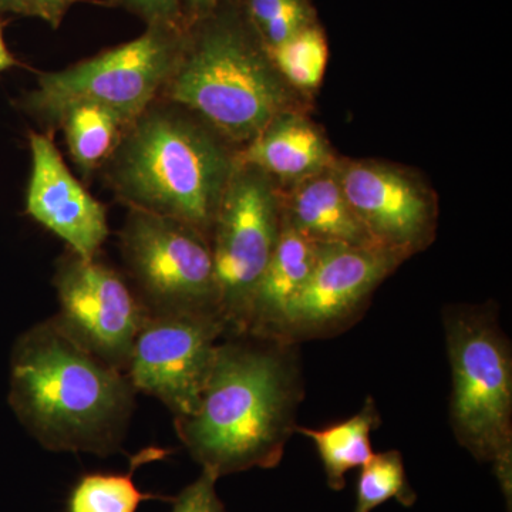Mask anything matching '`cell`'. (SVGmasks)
I'll use <instances>...</instances> for the list:
<instances>
[{"label":"cell","instance_id":"obj_17","mask_svg":"<svg viewBox=\"0 0 512 512\" xmlns=\"http://www.w3.org/2000/svg\"><path fill=\"white\" fill-rule=\"evenodd\" d=\"M382 423L375 400L367 397L362 410L348 420L309 429L296 424L295 433L311 439L318 450L326 480L332 490L345 488V476L355 468H362L373 457L370 434Z\"/></svg>","mask_w":512,"mask_h":512},{"label":"cell","instance_id":"obj_26","mask_svg":"<svg viewBox=\"0 0 512 512\" xmlns=\"http://www.w3.org/2000/svg\"><path fill=\"white\" fill-rule=\"evenodd\" d=\"M0 13L37 18L35 0H0Z\"/></svg>","mask_w":512,"mask_h":512},{"label":"cell","instance_id":"obj_2","mask_svg":"<svg viewBox=\"0 0 512 512\" xmlns=\"http://www.w3.org/2000/svg\"><path fill=\"white\" fill-rule=\"evenodd\" d=\"M133 397L127 376L87 352L55 319L28 330L13 350L10 404L50 450L113 453Z\"/></svg>","mask_w":512,"mask_h":512},{"label":"cell","instance_id":"obj_11","mask_svg":"<svg viewBox=\"0 0 512 512\" xmlns=\"http://www.w3.org/2000/svg\"><path fill=\"white\" fill-rule=\"evenodd\" d=\"M404 258L383 248L319 244L312 274L289 311L284 343L332 338L348 330Z\"/></svg>","mask_w":512,"mask_h":512},{"label":"cell","instance_id":"obj_5","mask_svg":"<svg viewBox=\"0 0 512 512\" xmlns=\"http://www.w3.org/2000/svg\"><path fill=\"white\" fill-rule=\"evenodd\" d=\"M453 390L450 424L460 446L493 464L505 497L512 490L511 345L491 312L451 309L444 315Z\"/></svg>","mask_w":512,"mask_h":512},{"label":"cell","instance_id":"obj_24","mask_svg":"<svg viewBox=\"0 0 512 512\" xmlns=\"http://www.w3.org/2000/svg\"><path fill=\"white\" fill-rule=\"evenodd\" d=\"M117 3L140 16L147 26L185 29L183 0H117Z\"/></svg>","mask_w":512,"mask_h":512},{"label":"cell","instance_id":"obj_6","mask_svg":"<svg viewBox=\"0 0 512 512\" xmlns=\"http://www.w3.org/2000/svg\"><path fill=\"white\" fill-rule=\"evenodd\" d=\"M185 29L147 26L146 32L60 72L42 74L23 100L49 126L67 109L92 103L131 126L161 96L183 50Z\"/></svg>","mask_w":512,"mask_h":512},{"label":"cell","instance_id":"obj_19","mask_svg":"<svg viewBox=\"0 0 512 512\" xmlns=\"http://www.w3.org/2000/svg\"><path fill=\"white\" fill-rule=\"evenodd\" d=\"M154 451L138 454L127 474H87L74 485L67 501V512H136L143 501L157 495L141 493L133 483V471L151 460Z\"/></svg>","mask_w":512,"mask_h":512},{"label":"cell","instance_id":"obj_23","mask_svg":"<svg viewBox=\"0 0 512 512\" xmlns=\"http://www.w3.org/2000/svg\"><path fill=\"white\" fill-rule=\"evenodd\" d=\"M218 477L202 468L201 476L174 498L171 512H227L215 491Z\"/></svg>","mask_w":512,"mask_h":512},{"label":"cell","instance_id":"obj_12","mask_svg":"<svg viewBox=\"0 0 512 512\" xmlns=\"http://www.w3.org/2000/svg\"><path fill=\"white\" fill-rule=\"evenodd\" d=\"M340 187L357 220L380 248L407 256L429 242V198L399 171L373 163L345 165Z\"/></svg>","mask_w":512,"mask_h":512},{"label":"cell","instance_id":"obj_14","mask_svg":"<svg viewBox=\"0 0 512 512\" xmlns=\"http://www.w3.org/2000/svg\"><path fill=\"white\" fill-rule=\"evenodd\" d=\"M319 242L281 218L274 254L252 298L244 336L284 343L286 320L318 258Z\"/></svg>","mask_w":512,"mask_h":512},{"label":"cell","instance_id":"obj_3","mask_svg":"<svg viewBox=\"0 0 512 512\" xmlns=\"http://www.w3.org/2000/svg\"><path fill=\"white\" fill-rule=\"evenodd\" d=\"M110 160V183L130 208L184 222L211 238L237 161L183 107L151 104Z\"/></svg>","mask_w":512,"mask_h":512},{"label":"cell","instance_id":"obj_8","mask_svg":"<svg viewBox=\"0 0 512 512\" xmlns=\"http://www.w3.org/2000/svg\"><path fill=\"white\" fill-rule=\"evenodd\" d=\"M281 231L266 174L235 167L211 231L212 258L227 338L245 335L249 308Z\"/></svg>","mask_w":512,"mask_h":512},{"label":"cell","instance_id":"obj_21","mask_svg":"<svg viewBox=\"0 0 512 512\" xmlns=\"http://www.w3.org/2000/svg\"><path fill=\"white\" fill-rule=\"evenodd\" d=\"M279 73L299 89H316L328 62V46L318 29L305 28L282 45L269 47Z\"/></svg>","mask_w":512,"mask_h":512},{"label":"cell","instance_id":"obj_28","mask_svg":"<svg viewBox=\"0 0 512 512\" xmlns=\"http://www.w3.org/2000/svg\"><path fill=\"white\" fill-rule=\"evenodd\" d=\"M15 57L9 52L8 46H6L5 37H3V23L0 22V74L6 72V70L12 69L16 66Z\"/></svg>","mask_w":512,"mask_h":512},{"label":"cell","instance_id":"obj_18","mask_svg":"<svg viewBox=\"0 0 512 512\" xmlns=\"http://www.w3.org/2000/svg\"><path fill=\"white\" fill-rule=\"evenodd\" d=\"M57 124L63 128L74 163L86 173L110 160L127 131L116 114L92 103L70 107Z\"/></svg>","mask_w":512,"mask_h":512},{"label":"cell","instance_id":"obj_16","mask_svg":"<svg viewBox=\"0 0 512 512\" xmlns=\"http://www.w3.org/2000/svg\"><path fill=\"white\" fill-rule=\"evenodd\" d=\"M285 217L319 244L380 248L350 208L338 175L319 173L305 178L293 194Z\"/></svg>","mask_w":512,"mask_h":512},{"label":"cell","instance_id":"obj_25","mask_svg":"<svg viewBox=\"0 0 512 512\" xmlns=\"http://www.w3.org/2000/svg\"><path fill=\"white\" fill-rule=\"evenodd\" d=\"M37 18L45 20L53 29L62 25L64 16L76 0H35Z\"/></svg>","mask_w":512,"mask_h":512},{"label":"cell","instance_id":"obj_7","mask_svg":"<svg viewBox=\"0 0 512 512\" xmlns=\"http://www.w3.org/2000/svg\"><path fill=\"white\" fill-rule=\"evenodd\" d=\"M121 251L148 312L222 322L211 241L198 229L130 208Z\"/></svg>","mask_w":512,"mask_h":512},{"label":"cell","instance_id":"obj_1","mask_svg":"<svg viewBox=\"0 0 512 512\" xmlns=\"http://www.w3.org/2000/svg\"><path fill=\"white\" fill-rule=\"evenodd\" d=\"M303 383L296 345L228 338L220 343L200 406L175 419L192 458L218 478L274 468L295 433Z\"/></svg>","mask_w":512,"mask_h":512},{"label":"cell","instance_id":"obj_10","mask_svg":"<svg viewBox=\"0 0 512 512\" xmlns=\"http://www.w3.org/2000/svg\"><path fill=\"white\" fill-rule=\"evenodd\" d=\"M60 328L107 365L126 370L148 309L109 266L76 254L63 259L55 278Z\"/></svg>","mask_w":512,"mask_h":512},{"label":"cell","instance_id":"obj_22","mask_svg":"<svg viewBox=\"0 0 512 512\" xmlns=\"http://www.w3.org/2000/svg\"><path fill=\"white\" fill-rule=\"evenodd\" d=\"M247 8L268 49L309 26L308 8L302 0H247Z\"/></svg>","mask_w":512,"mask_h":512},{"label":"cell","instance_id":"obj_4","mask_svg":"<svg viewBox=\"0 0 512 512\" xmlns=\"http://www.w3.org/2000/svg\"><path fill=\"white\" fill-rule=\"evenodd\" d=\"M163 94L238 143L254 140L281 116L286 101L284 87L265 57L231 22L212 23L194 37L185 33Z\"/></svg>","mask_w":512,"mask_h":512},{"label":"cell","instance_id":"obj_20","mask_svg":"<svg viewBox=\"0 0 512 512\" xmlns=\"http://www.w3.org/2000/svg\"><path fill=\"white\" fill-rule=\"evenodd\" d=\"M412 507L417 495L407 481L403 457L399 451L373 454L362 467L356 487V507L353 512H372L389 500Z\"/></svg>","mask_w":512,"mask_h":512},{"label":"cell","instance_id":"obj_9","mask_svg":"<svg viewBox=\"0 0 512 512\" xmlns=\"http://www.w3.org/2000/svg\"><path fill=\"white\" fill-rule=\"evenodd\" d=\"M224 323L211 316L153 315L141 326L126 372L134 390L156 397L175 414L192 416L217 356Z\"/></svg>","mask_w":512,"mask_h":512},{"label":"cell","instance_id":"obj_27","mask_svg":"<svg viewBox=\"0 0 512 512\" xmlns=\"http://www.w3.org/2000/svg\"><path fill=\"white\" fill-rule=\"evenodd\" d=\"M221 0H183L184 15H207Z\"/></svg>","mask_w":512,"mask_h":512},{"label":"cell","instance_id":"obj_15","mask_svg":"<svg viewBox=\"0 0 512 512\" xmlns=\"http://www.w3.org/2000/svg\"><path fill=\"white\" fill-rule=\"evenodd\" d=\"M325 138L308 121L278 116L254 138L235 161L264 174L293 180L319 174L329 163Z\"/></svg>","mask_w":512,"mask_h":512},{"label":"cell","instance_id":"obj_13","mask_svg":"<svg viewBox=\"0 0 512 512\" xmlns=\"http://www.w3.org/2000/svg\"><path fill=\"white\" fill-rule=\"evenodd\" d=\"M32 175L26 211L30 217L63 239L73 254L96 258L109 237L107 210L70 173L53 138L30 133Z\"/></svg>","mask_w":512,"mask_h":512}]
</instances>
